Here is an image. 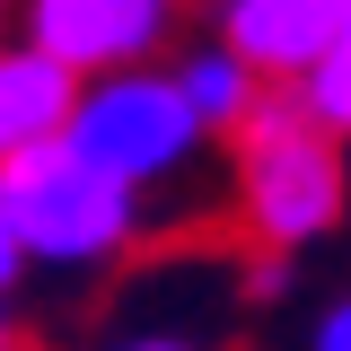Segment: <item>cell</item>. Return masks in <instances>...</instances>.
Segmentation results:
<instances>
[{
  "label": "cell",
  "mask_w": 351,
  "mask_h": 351,
  "mask_svg": "<svg viewBox=\"0 0 351 351\" xmlns=\"http://www.w3.org/2000/svg\"><path fill=\"white\" fill-rule=\"evenodd\" d=\"M132 237H141V184L71 149V132L36 141V149H0V272H9V290L27 281V263L97 272Z\"/></svg>",
  "instance_id": "obj_1"
},
{
  "label": "cell",
  "mask_w": 351,
  "mask_h": 351,
  "mask_svg": "<svg viewBox=\"0 0 351 351\" xmlns=\"http://www.w3.org/2000/svg\"><path fill=\"white\" fill-rule=\"evenodd\" d=\"M228 141H237V228L255 246L290 255L343 219V132L299 88H272Z\"/></svg>",
  "instance_id": "obj_2"
},
{
  "label": "cell",
  "mask_w": 351,
  "mask_h": 351,
  "mask_svg": "<svg viewBox=\"0 0 351 351\" xmlns=\"http://www.w3.org/2000/svg\"><path fill=\"white\" fill-rule=\"evenodd\" d=\"M202 141H211L202 106L184 97L176 71H149V62L97 71V88L71 114V149H88L97 167H114L123 184H167Z\"/></svg>",
  "instance_id": "obj_3"
},
{
  "label": "cell",
  "mask_w": 351,
  "mask_h": 351,
  "mask_svg": "<svg viewBox=\"0 0 351 351\" xmlns=\"http://www.w3.org/2000/svg\"><path fill=\"white\" fill-rule=\"evenodd\" d=\"M18 18H27L36 44H53L62 62H80L97 80V71H123V62H149L158 53L176 0H27Z\"/></svg>",
  "instance_id": "obj_4"
},
{
  "label": "cell",
  "mask_w": 351,
  "mask_h": 351,
  "mask_svg": "<svg viewBox=\"0 0 351 351\" xmlns=\"http://www.w3.org/2000/svg\"><path fill=\"white\" fill-rule=\"evenodd\" d=\"M343 18H351L343 0H219V36L237 44L263 80H281V88H299L307 71L334 53Z\"/></svg>",
  "instance_id": "obj_5"
},
{
  "label": "cell",
  "mask_w": 351,
  "mask_h": 351,
  "mask_svg": "<svg viewBox=\"0 0 351 351\" xmlns=\"http://www.w3.org/2000/svg\"><path fill=\"white\" fill-rule=\"evenodd\" d=\"M88 71L80 62H62L53 44H18L9 62H0V149H36V141H62L71 132V114H80L88 97Z\"/></svg>",
  "instance_id": "obj_6"
},
{
  "label": "cell",
  "mask_w": 351,
  "mask_h": 351,
  "mask_svg": "<svg viewBox=\"0 0 351 351\" xmlns=\"http://www.w3.org/2000/svg\"><path fill=\"white\" fill-rule=\"evenodd\" d=\"M176 80H184V97L202 106V123H211V132H237V123L263 106V97L281 88V80H263V71H255V62H246L228 36L202 44V53H184V71H176Z\"/></svg>",
  "instance_id": "obj_7"
},
{
  "label": "cell",
  "mask_w": 351,
  "mask_h": 351,
  "mask_svg": "<svg viewBox=\"0 0 351 351\" xmlns=\"http://www.w3.org/2000/svg\"><path fill=\"white\" fill-rule=\"evenodd\" d=\"M299 97H307V106H316V114H325V123L351 141V27L334 36V53H325V62L299 80Z\"/></svg>",
  "instance_id": "obj_8"
},
{
  "label": "cell",
  "mask_w": 351,
  "mask_h": 351,
  "mask_svg": "<svg viewBox=\"0 0 351 351\" xmlns=\"http://www.w3.org/2000/svg\"><path fill=\"white\" fill-rule=\"evenodd\" d=\"M307 351H351V299L325 307V325H316V343H307Z\"/></svg>",
  "instance_id": "obj_9"
},
{
  "label": "cell",
  "mask_w": 351,
  "mask_h": 351,
  "mask_svg": "<svg viewBox=\"0 0 351 351\" xmlns=\"http://www.w3.org/2000/svg\"><path fill=\"white\" fill-rule=\"evenodd\" d=\"M114 351H211V343H193V334H123Z\"/></svg>",
  "instance_id": "obj_10"
},
{
  "label": "cell",
  "mask_w": 351,
  "mask_h": 351,
  "mask_svg": "<svg viewBox=\"0 0 351 351\" xmlns=\"http://www.w3.org/2000/svg\"><path fill=\"white\" fill-rule=\"evenodd\" d=\"M343 9H351V0H343ZM343 27H351V18H343Z\"/></svg>",
  "instance_id": "obj_11"
}]
</instances>
